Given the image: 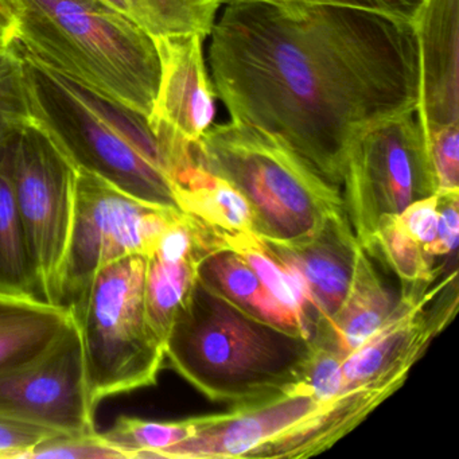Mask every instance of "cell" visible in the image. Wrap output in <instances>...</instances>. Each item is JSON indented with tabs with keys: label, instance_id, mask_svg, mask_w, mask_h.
Segmentation results:
<instances>
[{
	"label": "cell",
	"instance_id": "6da1fadb",
	"mask_svg": "<svg viewBox=\"0 0 459 459\" xmlns=\"http://www.w3.org/2000/svg\"><path fill=\"white\" fill-rule=\"evenodd\" d=\"M214 92L233 123L286 144L340 187L368 126L418 108L410 23L325 4H235L212 29Z\"/></svg>",
	"mask_w": 459,
	"mask_h": 459
},
{
	"label": "cell",
	"instance_id": "7a4b0ae2",
	"mask_svg": "<svg viewBox=\"0 0 459 459\" xmlns=\"http://www.w3.org/2000/svg\"><path fill=\"white\" fill-rule=\"evenodd\" d=\"M313 342L264 321L198 276L165 343L171 368L230 405L267 399L300 380Z\"/></svg>",
	"mask_w": 459,
	"mask_h": 459
},
{
	"label": "cell",
	"instance_id": "3957f363",
	"mask_svg": "<svg viewBox=\"0 0 459 459\" xmlns=\"http://www.w3.org/2000/svg\"><path fill=\"white\" fill-rule=\"evenodd\" d=\"M25 63L34 119L80 170L160 208L177 209L162 139L149 117L39 63Z\"/></svg>",
	"mask_w": 459,
	"mask_h": 459
},
{
	"label": "cell",
	"instance_id": "277c9868",
	"mask_svg": "<svg viewBox=\"0 0 459 459\" xmlns=\"http://www.w3.org/2000/svg\"><path fill=\"white\" fill-rule=\"evenodd\" d=\"M17 45L68 79L149 117L160 85L154 41L103 0H12Z\"/></svg>",
	"mask_w": 459,
	"mask_h": 459
},
{
	"label": "cell",
	"instance_id": "5b68a950",
	"mask_svg": "<svg viewBox=\"0 0 459 459\" xmlns=\"http://www.w3.org/2000/svg\"><path fill=\"white\" fill-rule=\"evenodd\" d=\"M195 155L246 198L254 235L265 243L307 238L327 216L345 209L340 187L286 144L249 126L212 125L195 142Z\"/></svg>",
	"mask_w": 459,
	"mask_h": 459
},
{
	"label": "cell",
	"instance_id": "8992f818",
	"mask_svg": "<svg viewBox=\"0 0 459 459\" xmlns=\"http://www.w3.org/2000/svg\"><path fill=\"white\" fill-rule=\"evenodd\" d=\"M376 407L368 392L319 400L298 381L267 399L193 418L195 434L160 458H307L332 447Z\"/></svg>",
	"mask_w": 459,
	"mask_h": 459
},
{
	"label": "cell",
	"instance_id": "52a82bcc",
	"mask_svg": "<svg viewBox=\"0 0 459 459\" xmlns=\"http://www.w3.org/2000/svg\"><path fill=\"white\" fill-rule=\"evenodd\" d=\"M146 255L109 263L71 306L82 337L88 392L93 407L107 397L157 383L165 345L147 321Z\"/></svg>",
	"mask_w": 459,
	"mask_h": 459
},
{
	"label": "cell",
	"instance_id": "ba28073f",
	"mask_svg": "<svg viewBox=\"0 0 459 459\" xmlns=\"http://www.w3.org/2000/svg\"><path fill=\"white\" fill-rule=\"evenodd\" d=\"M343 208L357 241L372 243L378 220L437 195V181L418 108L368 126L349 150Z\"/></svg>",
	"mask_w": 459,
	"mask_h": 459
},
{
	"label": "cell",
	"instance_id": "9c48e42d",
	"mask_svg": "<svg viewBox=\"0 0 459 459\" xmlns=\"http://www.w3.org/2000/svg\"><path fill=\"white\" fill-rule=\"evenodd\" d=\"M0 162L12 181L41 298L61 305V271L74 222L76 166L37 122L0 150Z\"/></svg>",
	"mask_w": 459,
	"mask_h": 459
},
{
	"label": "cell",
	"instance_id": "30bf717a",
	"mask_svg": "<svg viewBox=\"0 0 459 459\" xmlns=\"http://www.w3.org/2000/svg\"><path fill=\"white\" fill-rule=\"evenodd\" d=\"M182 211L142 203L77 169L74 214L64 259L60 303L71 307L96 273L131 255H149Z\"/></svg>",
	"mask_w": 459,
	"mask_h": 459
},
{
	"label": "cell",
	"instance_id": "8fae6325",
	"mask_svg": "<svg viewBox=\"0 0 459 459\" xmlns=\"http://www.w3.org/2000/svg\"><path fill=\"white\" fill-rule=\"evenodd\" d=\"M456 307V271L434 287H402L391 316L341 362L346 391L394 394L429 342L455 316Z\"/></svg>",
	"mask_w": 459,
	"mask_h": 459
},
{
	"label": "cell",
	"instance_id": "7c38bea8",
	"mask_svg": "<svg viewBox=\"0 0 459 459\" xmlns=\"http://www.w3.org/2000/svg\"><path fill=\"white\" fill-rule=\"evenodd\" d=\"M76 321L39 356L0 373V416L61 434L96 431Z\"/></svg>",
	"mask_w": 459,
	"mask_h": 459
},
{
	"label": "cell",
	"instance_id": "4fadbf2b",
	"mask_svg": "<svg viewBox=\"0 0 459 459\" xmlns=\"http://www.w3.org/2000/svg\"><path fill=\"white\" fill-rule=\"evenodd\" d=\"M160 58V85L150 123H162L195 142L213 125L216 92L206 71L204 39L197 34L155 37Z\"/></svg>",
	"mask_w": 459,
	"mask_h": 459
},
{
	"label": "cell",
	"instance_id": "5bb4252c",
	"mask_svg": "<svg viewBox=\"0 0 459 459\" xmlns=\"http://www.w3.org/2000/svg\"><path fill=\"white\" fill-rule=\"evenodd\" d=\"M262 243L302 281L308 300L318 314L316 332L342 305L353 276L359 241L345 209L327 216L307 238L292 243Z\"/></svg>",
	"mask_w": 459,
	"mask_h": 459
},
{
	"label": "cell",
	"instance_id": "9a60e30c",
	"mask_svg": "<svg viewBox=\"0 0 459 459\" xmlns=\"http://www.w3.org/2000/svg\"><path fill=\"white\" fill-rule=\"evenodd\" d=\"M412 26L424 133L459 125V0H426Z\"/></svg>",
	"mask_w": 459,
	"mask_h": 459
},
{
	"label": "cell",
	"instance_id": "2e32d148",
	"mask_svg": "<svg viewBox=\"0 0 459 459\" xmlns=\"http://www.w3.org/2000/svg\"><path fill=\"white\" fill-rule=\"evenodd\" d=\"M399 297L386 286L375 256L359 243L348 294L337 313L319 327L313 342L345 359L394 313Z\"/></svg>",
	"mask_w": 459,
	"mask_h": 459
},
{
	"label": "cell",
	"instance_id": "e0dca14e",
	"mask_svg": "<svg viewBox=\"0 0 459 459\" xmlns=\"http://www.w3.org/2000/svg\"><path fill=\"white\" fill-rule=\"evenodd\" d=\"M74 322L65 306L0 291V373L39 356Z\"/></svg>",
	"mask_w": 459,
	"mask_h": 459
},
{
	"label": "cell",
	"instance_id": "ac0fdd59",
	"mask_svg": "<svg viewBox=\"0 0 459 459\" xmlns=\"http://www.w3.org/2000/svg\"><path fill=\"white\" fill-rule=\"evenodd\" d=\"M178 208L216 232L254 233L251 208L246 198L221 177L195 163L174 176Z\"/></svg>",
	"mask_w": 459,
	"mask_h": 459
},
{
	"label": "cell",
	"instance_id": "d6986e66",
	"mask_svg": "<svg viewBox=\"0 0 459 459\" xmlns=\"http://www.w3.org/2000/svg\"><path fill=\"white\" fill-rule=\"evenodd\" d=\"M198 276L248 313L302 335L295 316L273 299L254 268L233 249L221 247L206 255Z\"/></svg>",
	"mask_w": 459,
	"mask_h": 459
},
{
	"label": "cell",
	"instance_id": "ffe728a7",
	"mask_svg": "<svg viewBox=\"0 0 459 459\" xmlns=\"http://www.w3.org/2000/svg\"><path fill=\"white\" fill-rule=\"evenodd\" d=\"M200 263L190 257L169 256L155 249L146 256L144 306L147 321L163 345L176 316L195 287Z\"/></svg>",
	"mask_w": 459,
	"mask_h": 459
},
{
	"label": "cell",
	"instance_id": "44dd1931",
	"mask_svg": "<svg viewBox=\"0 0 459 459\" xmlns=\"http://www.w3.org/2000/svg\"><path fill=\"white\" fill-rule=\"evenodd\" d=\"M152 39L197 34L211 36L219 0H103Z\"/></svg>",
	"mask_w": 459,
	"mask_h": 459
},
{
	"label": "cell",
	"instance_id": "7402d4cb",
	"mask_svg": "<svg viewBox=\"0 0 459 459\" xmlns=\"http://www.w3.org/2000/svg\"><path fill=\"white\" fill-rule=\"evenodd\" d=\"M0 291L42 299L14 190L0 162ZM44 300V299H42Z\"/></svg>",
	"mask_w": 459,
	"mask_h": 459
},
{
	"label": "cell",
	"instance_id": "603a6c76",
	"mask_svg": "<svg viewBox=\"0 0 459 459\" xmlns=\"http://www.w3.org/2000/svg\"><path fill=\"white\" fill-rule=\"evenodd\" d=\"M368 251L399 278L402 287L429 286L437 279L435 259L400 225L397 214L378 220Z\"/></svg>",
	"mask_w": 459,
	"mask_h": 459
},
{
	"label": "cell",
	"instance_id": "cb8c5ba5",
	"mask_svg": "<svg viewBox=\"0 0 459 459\" xmlns=\"http://www.w3.org/2000/svg\"><path fill=\"white\" fill-rule=\"evenodd\" d=\"M195 419L152 421L120 416L108 431L101 432L107 442L126 459L160 458V454L195 434Z\"/></svg>",
	"mask_w": 459,
	"mask_h": 459
},
{
	"label": "cell",
	"instance_id": "d4e9b609",
	"mask_svg": "<svg viewBox=\"0 0 459 459\" xmlns=\"http://www.w3.org/2000/svg\"><path fill=\"white\" fill-rule=\"evenodd\" d=\"M33 123L36 119L22 56L15 44L0 47V150Z\"/></svg>",
	"mask_w": 459,
	"mask_h": 459
},
{
	"label": "cell",
	"instance_id": "484cf974",
	"mask_svg": "<svg viewBox=\"0 0 459 459\" xmlns=\"http://www.w3.org/2000/svg\"><path fill=\"white\" fill-rule=\"evenodd\" d=\"M126 459L98 429L82 434H56L39 442L25 459Z\"/></svg>",
	"mask_w": 459,
	"mask_h": 459
},
{
	"label": "cell",
	"instance_id": "4316f807",
	"mask_svg": "<svg viewBox=\"0 0 459 459\" xmlns=\"http://www.w3.org/2000/svg\"><path fill=\"white\" fill-rule=\"evenodd\" d=\"M437 181V195L459 193V125L426 134Z\"/></svg>",
	"mask_w": 459,
	"mask_h": 459
},
{
	"label": "cell",
	"instance_id": "83f0119b",
	"mask_svg": "<svg viewBox=\"0 0 459 459\" xmlns=\"http://www.w3.org/2000/svg\"><path fill=\"white\" fill-rule=\"evenodd\" d=\"M61 432L0 416V459H25L39 442Z\"/></svg>",
	"mask_w": 459,
	"mask_h": 459
},
{
	"label": "cell",
	"instance_id": "f1b7e54d",
	"mask_svg": "<svg viewBox=\"0 0 459 459\" xmlns=\"http://www.w3.org/2000/svg\"><path fill=\"white\" fill-rule=\"evenodd\" d=\"M437 208H439V197L434 195L431 197L415 201L397 214V220L403 230L413 240L418 241L426 252L429 251L437 236Z\"/></svg>",
	"mask_w": 459,
	"mask_h": 459
},
{
	"label": "cell",
	"instance_id": "f546056e",
	"mask_svg": "<svg viewBox=\"0 0 459 459\" xmlns=\"http://www.w3.org/2000/svg\"><path fill=\"white\" fill-rule=\"evenodd\" d=\"M437 236L429 248V255L434 259L440 256H455L459 236V193L437 195Z\"/></svg>",
	"mask_w": 459,
	"mask_h": 459
},
{
	"label": "cell",
	"instance_id": "4dcf8cb0",
	"mask_svg": "<svg viewBox=\"0 0 459 459\" xmlns=\"http://www.w3.org/2000/svg\"><path fill=\"white\" fill-rule=\"evenodd\" d=\"M313 4L362 10L413 25L426 0H313Z\"/></svg>",
	"mask_w": 459,
	"mask_h": 459
},
{
	"label": "cell",
	"instance_id": "1f68e13d",
	"mask_svg": "<svg viewBox=\"0 0 459 459\" xmlns=\"http://www.w3.org/2000/svg\"><path fill=\"white\" fill-rule=\"evenodd\" d=\"M18 22L12 0H0V47L12 48L17 42Z\"/></svg>",
	"mask_w": 459,
	"mask_h": 459
},
{
	"label": "cell",
	"instance_id": "d6a6232c",
	"mask_svg": "<svg viewBox=\"0 0 459 459\" xmlns=\"http://www.w3.org/2000/svg\"><path fill=\"white\" fill-rule=\"evenodd\" d=\"M220 4H313V0H219Z\"/></svg>",
	"mask_w": 459,
	"mask_h": 459
}]
</instances>
